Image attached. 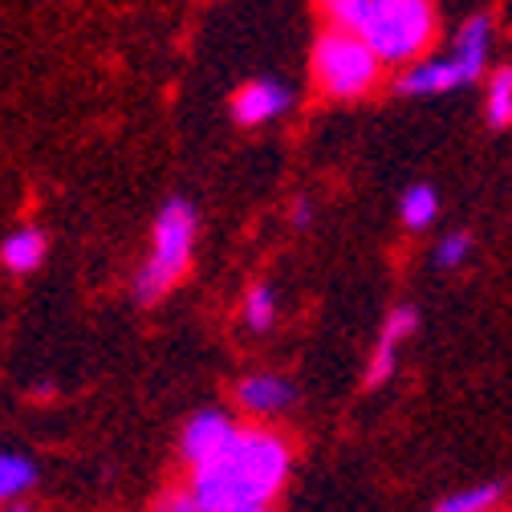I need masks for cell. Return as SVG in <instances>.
I'll use <instances>...</instances> for the list:
<instances>
[{
  "label": "cell",
  "instance_id": "19",
  "mask_svg": "<svg viewBox=\"0 0 512 512\" xmlns=\"http://www.w3.org/2000/svg\"><path fill=\"white\" fill-rule=\"evenodd\" d=\"M151 512H200V504H196V496H191L187 488H167V492L155 500Z\"/></svg>",
  "mask_w": 512,
  "mask_h": 512
},
{
  "label": "cell",
  "instance_id": "2",
  "mask_svg": "<svg viewBox=\"0 0 512 512\" xmlns=\"http://www.w3.org/2000/svg\"><path fill=\"white\" fill-rule=\"evenodd\" d=\"M346 33H354L382 66H407L431 49L439 17L431 0H362Z\"/></svg>",
  "mask_w": 512,
  "mask_h": 512
},
{
  "label": "cell",
  "instance_id": "13",
  "mask_svg": "<svg viewBox=\"0 0 512 512\" xmlns=\"http://www.w3.org/2000/svg\"><path fill=\"white\" fill-rule=\"evenodd\" d=\"M500 492H504L500 484H480V488H468V492L439 500L431 512H492L500 504Z\"/></svg>",
  "mask_w": 512,
  "mask_h": 512
},
{
  "label": "cell",
  "instance_id": "1",
  "mask_svg": "<svg viewBox=\"0 0 512 512\" xmlns=\"http://www.w3.org/2000/svg\"><path fill=\"white\" fill-rule=\"evenodd\" d=\"M293 452L277 431L236 427L224 452L208 464L191 468L187 492L196 496L200 512H224L236 504H269L289 480Z\"/></svg>",
  "mask_w": 512,
  "mask_h": 512
},
{
  "label": "cell",
  "instance_id": "23",
  "mask_svg": "<svg viewBox=\"0 0 512 512\" xmlns=\"http://www.w3.org/2000/svg\"><path fill=\"white\" fill-rule=\"evenodd\" d=\"M224 512H273L269 504H236V508H224Z\"/></svg>",
  "mask_w": 512,
  "mask_h": 512
},
{
  "label": "cell",
  "instance_id": "8",
  "mask_svg": "<svg viewBox=\"0 0 512 512\" xmlns=\"http://www.w3.org/2000/svg\"><path fill=\"white\" fill-rule=\"evenodd\" d=\"M45 252H49L45 232L33 228V224H21L0 240V265H5L9 273H17V277H25V273H37L45 265Z\"/></svg>",
  "mask_w": 512,
  "mask_h": 512
},
{
  "label": "cell",
  "instance_id": "10",
  "mask_svg": "<svg viewBox=\"0 0 512 512\" xmlns=\"http://www.w3.org/2000/svg\"><path fill=\"white\" fill-rule=\"evenodd\" d=\"M37 484V464L21 452H0V504L29 496Z\"/></svg>",
  "mask_w": 512,
  "mask_h": 512
},
{
  "label": "cell",
  "instance_id": "22",
  "mask_svg": "<svg viewBox=\"0 0 512 512\" xmlns=\"http://www.w3.org/2000/svg\"><path fill=\"white\" fill-rule=\"evenodd\" d=\"M309 220H313V208L301 200V204L293 208V224H297V228H309Z\"/></svg>",
  "mask_w": 512,
  "mask_h": 512
},
{
  "label": "cell",
  "instance_id": "4",
  "mask_svg": "<svg viewBox=\"0 0 512 512\" xmlns=\"http://www.w3.org/2000/svg\"><path fill=\"white\" fill-rule=\"evenodd\" d=\"M382 61L346 29H326L313 45V78L330 98L354 102L378 86Z\"/></svg>",
  "mask_w": 512,
  "mask_h": 512
},
{
  "label": "cell",
  "instance_id": "14",
  "mask_svg": "<svg viewBox=\"0 0 512 512\" xmlns=\"http://www.w3.org/2000/svg\"><path fill=\"white\" fill-rule=\"evenodd\" d=\"M244 322L256 334L273 330V322H277V297H273L269 285H252L248 289V297H244Z\"/></svg>",
  "mask_w": 512,
  "mask_h": 512
},
{
  "label": "cell",
  "instance_id": "15",
  "mask_svg": "<svg viewBox=\"0 0 512 512\" xmlns=\"http://www.w3.org/2000/svg\"><path fill=\"white\" fill-rule=\"evenodd\" d=\"M488 122L512 126V70H496L488 82Z\"/></svg>",
  "mask_w": 512,
  "mask_h": 512
},
{
  "label": "cell",
  "instance_id": "7",
  "mask_svg": "<svg viewBox=\"0 0 512 512\" xmlns=\"http://www.w3.org/2000/svg\"><path fill=\"white\" fill-rule=\"evenodd\" d=\"M289 102H293L289 86H281L273 78H256V82H248V86L236 90L232 114H236L240 126H265V122L281 118L289 110Z\"/></svg>",
  "mask_w": 512,
  "mask_h": 512
},
{
  "label": "cell",
  "instance_id": "6",
  "mask_svg": "<svg viewBox=\"0 0 512 512\" xmlns=\"http://www.w3.org/2000/svg\"><path fill=\"white\" fill-rule=\"evenodd\" d=\"M480 70L464 66V61L447 57V61H423V66H411L403 78H399V94L407 98H423V94H447V90H460L468 82H476Z\"/></svg>",
  "mask_w": 512,
  "mask_h": 512
},
{
  "label": "cell",
  "instance_id": "18",
  "mask_svg": "<svg viewBox=\"0 0 512 512\" xmlns=\"http://www.w3.org/2000/svg\"><path fill=\"white\" fill-rule=\"evenodd\" d=\"M472 252V236L468 232H452V236H443L439 240V248H435V261L443 265V269H456V265H464V256Z\"/></svg>",
  "mask_w": 512,
  "mask_h": 512
},
{
  "label": "cell",
  "instance_id": "16",
  "mask_svg": "<svg viewBox=\"0 0 512 512\" xmlns=\"http://www.w3.org/2000/svg\"><path fill=\"white\" fill-rule=\"evenodd\" d=\"M415 330H419V309H415V305H395L391 317L382 322V342L399 346V342H407Z\"/></svg>",
  "mask_w": 512,
  "mask_h": 512
},
{
  "label": "cell",
  "instance_id": "5",
  "mask_svg": "<svg viewBox=\"0 0 512 512\" xmlns=\"http://www.w3.org/2000/svg\"><path fill=\"white\" fill-rule=\"evenodd\" d=\"M236 435V423L224 415V411H200V415H191L183 435H179V456L187 468H200L208 464L212 456L224 452V443Z\"/></svg>",
  "mask_w": 512,
  "mask_h": 512
},
{
  "label": "cell",
  "instance_id": "11",
  "mask_svg": "<svg viewBox=\"0 0 512 512\" xmlns=\"http://www.w3.org/2000/svg\"><path fill=\"white\" fill-rule=\"evenodd\" d=\"M435 216H439V196H435V187L415 183V187L403 191V224H407L411 232L435 224Z\"/></svg>",
  "mask_w": 512,
  "mask_h": 512
},
{
  "label": "cell",
  "instance_id": "20",
  "mask_svg": "<svg viewBox=\"0 0 512 512\" xmlns=\"http://www.w3.org/2000/svg\"><path fill=\"white\" fill-rule=\"evenodd\" d=\"M358 9H362V0H322V13L334 21V29H350Z\"/></svg>",
  "mask_w": 512,
  "mask_h": 512
},
{
  "label": "cell",
  "instance_id": "9",
  "mask_svg": "<svg viewBox=\"0 0 512 512\" xmlns=\"http://www.w3.org/2000/svg\"><path fill=\"white\" fill-rule=\"evenodd\" d=\"M236 403L252 415H277L293 403V387L277 374H252V378H240Z\"/></svg>",
  "mask_w": 512,
  "mask_h": 512
},
{
  "label": "cell",
  "instance_id": "3",
  "mask_svg": "<svg viewBox=\"0 0 512 512\" xmlns=\"http://www.w3.org/2000/svg\"><path fill=\"white\" fill-rule=\"evenodd\" d=\"M196 204L183 200V196H171L159 216H155V228H151V252L135 277V301L139 305H151L159 297H167L183 273L191 269V252H196Z\"/></svg>",
  "mask_w": 512,
  "mask_h": 512
},
{
  "label": "cell",
  "instance_id": "17",
  "mask_svg": "<svg viewBox=\"0 0 512 512\" xmlns=\"http://www.w3.org/2000/svg\"><path fill=\"white\" fill-rule=\"evenodd\" d=\"M395 350H399V346H391V342L378 338V346H374V354H370V366H366V387H382V382L395 374Z\"/></svg>",
  "mask_w": 512,
  "mask_h": 512
},
{
  "label": "cell",
  "instance_id": "12",
  "mask_svg": "<svg viewBox=\"0 0 512 512\" xmlns=\"http://www.w3.org/2000/svg\"><path fill=\"white\" fill-rule=\"evenodd\" d=\"M456 61H464V66L472 70H484V57H488V17H472L460 37H456Z\"/></svg>",
  "mask_w": 512,
  "mask_h": 512
},
{
  "label": "cell",
  "instance_id": "21",
  "mask_svg": "<svg viewBox=\"0 0 512 512\" xmlns=\"http://www.w3.org/2000/svg\"><path fill=\"white\" fill-rule=\"evenodd\" d=\"M0 512H37V504H33L29 496H21V500H9V504H0Z\"/></svg>",
  "mask_w": 512,
  "mask_h": 512
}]
</instances>
